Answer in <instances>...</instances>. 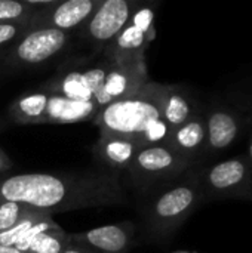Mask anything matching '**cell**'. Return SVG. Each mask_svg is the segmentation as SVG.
<instances>
[{
    "mask_svg": "<svg viewBox=\"0 0 252 253\" xmlns=\"http://www.w3.org/2000/svg\"><path fill=\"white\" fill-rule=\"evenodd\" d=\"M0 253H22L19 252L18 249H15V248H9V246H3V245H0Z\"/></svg>",
    "mask_w": 252,
    "mask_h": 253,
    "instance_id": "obj_25",
    "label": "cell"
},
{
    "mask_svg": "<svg viewBox=\"0 0 252 253\" xmlns=\"http://www.w3.org/2000/svg\"><path fill=\"white\" fill-rule=\"evenodd\" d=\"M62 253H91L89 251H86V249H83V248H80V246H77V245H70L65 251Z\"/></svg>",
    "mask_w": 252,
    "mask_h": 253,
    "instance_id": "obj_24",
    "label": "cell"
},
{
    "mask_svg": "<svg viewBox=\"0 0 252 253\" xmlns=\"http://www.w3.org/2000/svg\"><path fill=\"white\" fill-rule=\"evenodd\" d=\"M0 200L19 202L50 215L122 205L125 190L117 172L21 173L0 179Z\"/></svg>",
    "mask_w": 252,
    "mask_h": 253,
    "instance_id": "obj_1",
    "label": "cell"
},
{
    "mask_svg": "<svg viewBox=\"0 0 252 253\" xmlns=\"http://www.w3.org/2000/svg\"><path fill=\"white\" fill-rule=\"evenodd\" d=\"M49 93L43 89L25 92L9 105V117L18 125H42Z\"/></svg>",
    "mask_w": 252,
    "mask_h": 253,
    "instance_id": "obj_18",
    "label": "cell"
},
{
    "mask_svg": "<svg viewBox=\"0 0 252 253\" xmlns=\"http://www.w3.org/2000/svg\"><path fill=\"white\" fill-rule=\"evenodd\" d=\"M134 234L135 224L125 221L70 234V239L73 245H77L91 253H126L131 249Z\"/></svg>",
    "mask_w": 252,
    "mask_h": 253,
    "instance_id": "obj_10",
    "label": "cell"
},
{
    "mask_svg": "<svg viewBox=\"0 0 252 253\" xmlns=\"http://www.w3.org/2000/svg\"><path fill=\"white\" fill-rule=\"evenodd\" d=\"M159 98L162 120L168 129V133L199 113L192 101V96L180 86L159 83Z\"/></svg>",
    "mask_w": 252,
    "mask_h": 253,
    "instance_id": "obj_15",
    "label": "cell"
},
{
    "mask_svg": "<svg viewBox=\"0 0 252 253\" xmlns=\"http://www.w3.org/2000/svg\"><path fill=\"white\" fill-rule=\"evenodd\" d=\"M71 245L70 234L61 227L40 234L25 253H62Z\"/></svg>",
    "mask_w": 252,
    "mask_h": 253,
    "instance_id": "obj_19",
    "label": "cell"
},
{
    "mask_svg": "<svg viewBox=\"0 0 252 253\" xmlns=\"http://www.w3.org/2000/svg\"><path fill=\"white\" fill-rule=\"evenodd\" d=\"M12 168H13L12 160H10L9 156L0 148V176H1L3 173L9 172V170H12Z\"/></svg>",
    "mask_w": 252,
    "mask_h": 253,
    "instance_id": "obj_23",
    "label": "cell"
},
{
    "mask_svg": "<svg viewBox=\"0 0 252 253\" xmlns=\"http://www.w3.org/2000/svg\"><path fill=\"white\" fill-rule=\"evenodd\" d=\"M94 123L101 135L129 138L141 147L165 142L168 129L160 113L159 83L149 80L134 95L101 108Z\"/></svg>",
    "mask_w": 252,
    "mask_h": 253,
    "instance_id": "obj_2",
    "label": "cell"
},
{
    "mask_svg": "<svg viewBox=\"0 0 252 253\" xmlns=\"http://www.w3.org/2000/svg\"><path fill=\"white\" fill-rule=\"evenodd\" d=\"M165 144L192 163L206 150V123L201 113L168 133Z\"/></svg>",
    "mask_w": 252,
    "mask_h": 253,
    "instance_id": "obj_12",
    "label": "cell"
},
{
    "mask_svg": "<svg viewBox=\"0 0 252 253\" xmlns=\"http://www.w3.org/2000/svg\"><path fill=\"white\" fill-rule=\"evenodd\" d=\"M102 0H59L50 10L37 15L31 28H55L65 33L79 31L94 15Z\"/></svg>",
    "mask_w": 252,
    "mask_h": 253,
    "instance_id": "obj_11",
    "label": "cell"
},
{
    "mask_svg": "<svg viewBox=\"0 0 252 253\" xmlns=\"http://www.w3.org/2000/svg\"><path fill=\"white\" fill-rule=\"evenodd\" d=\"M174 253H190V252H174Z\"/></svg>",
    "mask_w": 252,
    "mask_h": 253,
    "instance_id": "obj_27",
    "label": "cell"
},
{
    "mask_svg": "<svg viewBox=\"0 0 252 253\" xmlns=\"http://www.w3.org/2000/svg\"><path fill=\"white\" fill-rule=\"evenodd\" d=\"M150 79L147 74L146 61L134 62V64H117V65L110 64V70L107 73L104 84L97 93L94 102L101 110L111 102L134 95Z\"/></svg>",
    "mask_w": 252,
    "mask_h": 253,
    "instance_id": "obj_9",
    "label": "cell"
},
{
    "mask_svg": "<svg viewBox=\"0 0 252 253\" xmlns=\"http://www.w3.org/2000/svg\"><path fill=\"white\" fill-rule=\"evenodd\" d=\"M202 194L203 188L196 176H189L175 184L169 182L168 187L149 200L143 213L149 233L153 237L171 236L195 212Z\"/></svg>",
    "mask_w": 252,
    "mask_h": 253,
    "instance_id": "obj_3",
    "label": "cell"
},
{
    "mask_svg": "<svg viewBox=\"0 0 252 253\" xmlns=\"http://www.w3.org/2000/svg\"><path fill=\"white\" fill-rule=\"evenodd\" d=\"M250 172L244 159H229L212 166L203 179H201L202 188L214 193H227L244 187L248 182Z\"/></svg>",
    "mask_w": 252,
    "mask_h": 253,
    "instance_id": "obj_16",
    "label": "cell"
},
{
    "mask_svg": "<svg viewBox=\"0 0 252 253\" xmlns=\"http://www.w3.org/2000/svg\"><path fill=\"white\" fill-rule=\"evenodd\" d=\"M137 4L138 0H102L94 15L79 30L82 39L97 53H102L128 25Z\"/></svg>",
    "mask_w": 252,
    "mask_h": 253,
    "instance_id": "obj_8",
    "label": "cell"
},
{
    "mask_svg": "<svg viewBox=\"0 0 252 253\" xmlns=\"http://www.w3.org/2000/svg\"><path fill=\"white\" fill-rule=\"evenodd\" d=\"M190 166V160L175 153L165 142H159L141 147L126 172L135 185L146 188L156 184L172 182Z\"/></svg>",
    "mask_w": 252,
    "mask_h": 253,
    "instance_id": "obj_5",
    "label": "cell"
},
{
    "mask_svg": "<svg viewBox=\"0 0 252 253\" xmlns=\"http://www.w3.org/2000/svg\"><path fill=\"white\" fill-rule=\"evenodd\" d=\"M30 22H19V24H3L0 25V47L10 46L15 40H18L22 34L30 30Z\"/></svg>",
    "mask_w": 252,
    "mask_h": 253,
    "instance_id": "obj_22",
    "label": "cell"
},
{
    "mask_svg": "<svg viewBox=\"0 0 252 253\" xmlns=\"http://www.w3.org/2000/svg\"><path fill=\"white\" fill-rule=\"evenodd\" d=\"M156 10L153 4L140 3L119 36L101 53L110 64H134L146 61V50L156 37Z\"/></svg>",
    "mask_w": 252,
    "mask_h": 253,
    "instance_id": "obj_4",
    "label": "cell"
},
{
    "mask_svg": "<svg viewBox=\"0 0 252 253\" xmlns=\"http://www.w3.org/2000/svg\"><path fill=\"white\" fill-rule=\"evenodd\" d=\"M36 208L19 203L0 200V234L13 228L24 216H27Z\"/></svg>",
    "mask_w": 252,
    "mask_h": 253,
    "instance_id": "obj_21",
    "label": "cell"
},
{
    "mask_svg": "<svg viewBox=\"0 0 252 253\" xmlns=\"http://www.w3.org/2000/svg\"><path fill=\"white\" fill-rule=\"evenodd\" d=\"M98 113H100V107L94 101L82 102V101L68 99L61 95L49 93L42 125H70V123L89 122V120H95Z\"/></svg>",
    "mask_w": 252,
    "mask_h": 253,
    "instance_id": "obj_14",
    "label": "cell"
},
{
    "mask_svg": "<svg viewBox=\"0 0 252 253\" xmlns=\"http://www.w3.org/2000/svg\"><path fill=\"white\" fill-rule=\"evenodd\" d=\"M250 159H251V162H252V139H251V144H250Z\"/></svg>",
    "mask_w": 252,
    "mask_h": 253,
    "instance_id": "obj_26",
    "label": "cell"
},
{
    "mask_svg": "<svg viewBox=\"0 0 252 253\" xmlns=\"http://www.w3.org/2000/svg\"><path fill=\"white\" fill-rule=\"evenodd\" d=\"M70 39L71 34L61 30L31 28L9 46L4 64L19 68L42 65L62 52Z\"/></svg>",
    "mask_w": 252,
    "mask_h": 253,
    "instance_id": "obj_6",
    "label": "cell"
},
{
    "mask_svg": "<svg viewBox=\"0 0 252 253\" xmlns=\"http://www.w3.org/2000/svg\"><path fill=\"white\" fill-rule=\"evenodd\" d=\"M206 148L220 151L232 145L239 132V123L233 113L226 108H215L205 117Z\"/></svg>",
    "mask_w": 252,
    "mask_h": 253,
    "instance_id": "obj_17",
    "label": "cell"
},
{
    "mask_svg": "<svg viewBox=\"0 0 252 253\" xmlns=\"http://www.w3.org/2000/svg\"><path fill=\"white\" fill-rule=\"evenodd\" d=\"M108 70L110 62L104 58L97 61V64L85 62L80 65H71L59 70L40 89L73 101L89 102L95 99L97 93L102 87Z\"/></svg>",
    "mask_w": 252,
    "mask_h": 253,
    "instance_id": "obj_7",
    "label": "cell"
},
{
    "mask_svg": "<svg viewBox=\"0 0 252 253\" xmlns=\"http://www.w3.org/2000/svg\"><path fill=\"white\" fill-rule=\"evenodd\" d=\"M140 148L141 145L134 139L100 133V139L94 147V156L104 170L120 173L128 170Z\"/></svg>",
    "mask_w": 252,
    "mask_h": 253,
    "instance_id": "obj_13",
    "label": "cell"
},
{
    "mask_svg": "<svg viewBox=\"0 0 252 253\" xmlns=\"http://www.w3.org/2000/svg\"><path fill=\"white\" fill-rule=\"evenodd\" d=\"M39 13L31 9L25 0H0V25L33 22Z\"/></svg>",
    "mask_w": 252,
    "mask_h": 253,
    "instance_id": "obj_20",
    "label": "cell"
}]
</instances>
